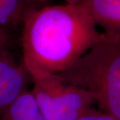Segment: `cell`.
Returning <instances> with one entry per match:
<instances>
[{"label": "cell", "instance_id": "9c48e42d", "mask_svg": "<svg viewBox=\"0 0 120 120\" xmlns=\"http://www.w3.org/2000/svg\"><path fill=\"white\" fill-rule=\"evenodd\" d=\"M76 120H117L110 115L91 108Z\"/></svg>", "mask_w": 120, "mask_h": 120}, {"label": "cell", "instance_id": "6da1fadb", "mask_svg": "<svg viewBox=\"0 0 120 120\" xmlns=\"http://www.w3.org/2000/svg\"><path fill=\"white\" fill-rule=\"evenodd\" d=\"M84 0L30 9L22 20V64L26 71L67 70L102 37Z\"/></svg>", "mask_w": 120, "mask_h": 120}, {"label": "cell", "instance_id": "8992f818", "mask_svg": "<svg viewBox=\"0 0 120 120\" xmlns=\"http://www.w3.org/2000/svg\"><path fill=\"white\" fill-rule=\"evenodd\" d=\"M0 120H45L29 90L23 91L4 112Z\"/></svg>", "mask_w": 120, "mask_h": 120}, {"label": "cell", "instance_id": "8fae6325", "mask_svg": "<svg viewBox=\"0 0 120 120\" xmlns=\"http://www.w3.org/2000/svg\"><path fill=\"white\" fill-rule=\"evenodd\" d=\"M28 1H30V0H28ZM31 1H37V2H43L47 0H31Z\"/></svg>", "mask_w": 120, "mask_h": 120}, {"label": "cell", "instance_id": "30bf717a", "mask_svg": "<svg viewBox=\"0 0 120 120\" xmlns=\"http://www.w3.org/2000/svg\"><path fill=\"white\" fill-rule=\"evenodd\" d=\"M66 2V3H70V4H75V3H78L81 1V0H64Z\"/></svg>", "mask_w": 120, "mask_h": 120}, {"label": "cell", "instance_id": "5b68a950", "mask_svg": "<svg viewBox=\"0 0 120 120\" xmlns=\"http://www.w3.org/2000/svg\"><path fill=\"white\" fill-rule=\"evenodd\" d=\"M96 26L120 34V0H84Z\"/></svg>", "mask_w": 120, "mask_h": 120}, {"label": "cell", "instance_id": "ba28073f", "mask_svg": "<svg viewBox=\"0 0 120 120\" xmlns=\"http://www.w3.org/2000/svg\"><path fill=\"white\" fill-rule=\"evenodd\" d=\"M13 44V35L11 27L0 26V55L11 52L10 49Z\"/></svg>", "mask_w": 120, "mask_h": 120}, {"label": "cell", "instance_id": "7a4b0ae2", "mask_svg": "<svg viewBox=\"0 0 120 120\" xmlns=\"http://www.w3.org/2000/svg\"><path fill=\"white\" fill-rule=\"evenodd\" d=\"M56 74L88 91L99 110L120 120V34L103 32L85 55Z\"/></svg>", "mask_w": 120, "mask_h": 120}, {"label": "cell", "instance_id": "277c9868", "mask_svg": "<svg viewBox=\"0 0 120 120\" xmlns=\"http://www.w3.org/2000/svg\"><path fill=\"white\" fill-rule=\"evenodd\" d=\"M30 80L23 64L11 52L0 55V116L21 94L28 90Z\"/></svg>", "mask_w": 120, "mask_h": 120}, {"label": "cell", "instance_id": "3957f363", "mask_svg": "<svg viewBox=\"0 0 120 120\" xmlns=\"http://www.w3.org/2000/svg\"><path fill=\"white\" fill-rule=\"evenodd\" d=\"M30 90L45 120H76L93 108L94 100L85 89L65 83L57 74L27 71Z\"/></svg>", "mask_w": 120, "mask_h": 120}, {"label": "cell", "instance_id": "52a82bcc", "mask_svg": "<svg viewBox=\"0 0 120 120\" xmlns=\"http://www.w3.org/2000/svg\"><path fill=\"white\" fill-rule=\"evenodd\" d=\"M28 0H0V26L11 27L22 22Z\"/></svg>", "mask_w": 120, "mask_h": 120}]
</instances>
